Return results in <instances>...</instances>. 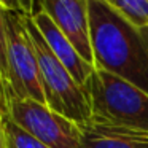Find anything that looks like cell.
<instances>
[{
    "mask_svg": "<svg viewBox=\"0 0 148 148\" xmlns=\"http://www.w3.org/2000/svg\"><path fill=\"white\" fill-rule=\"evenodd\" d=\"M94 65L148 92V27L127 21L107 0H88Z\"/></svg>",
    "mask_w": 148,
    "mask_h": 148,
    "instance_id": "obj_1",
    "label": "cell"
},
{
    "mask_svg": "<svg viewBox=\"0 0 148 148\" xmlns=\"http://www.w3.org/2000/svg\"><path fill=\"white\" fill-rule=\"evenodd\" d=\"M26 14L2 8V88L18 99L46 103L38 59L24 21Z\"/></svg>",
    "mask_w": 148,
    "mask_h": 148,
    "instance_id": "obj_2",
    "label": "cell"
},
{
    "mask_svg": "<svg viewBox=\"0 0 148 148\" xmlns=\"http://www.w3.org/2000/svg\"><path fill=\"white\" fill-rule=\"evenodd\" d=\"M84 88L92 123L148 132V92L97 67Z\"/></svg>",
    "mask_w": 148,
    "mask_h": 148,
    "instance_id": "obj_3",
    "label": "cell"
},
{
    "mask_svg": "<svg viewBox=\"0 0 148 148\" xmlns=\"http://www.w3.org/2000/svg\"><path fill=\"white\" fill-rule=\"evenodd\" d=\"M24 21L38 59L40 78H42L46 105L53 112L65 116L80 127L88 126L91 123V103L86 88L80 86L75 81L70 72L49 49L42 32L34 23V18L26 14Z\"/></svg>",
    "mask_w": 148,
    "mask_h": 148,
    "instance_id": "obj_4",
    "label": "cell"
},
{
    "mask_svg": "<svg viewBox=\"0 0 148 148\" xmlns=\"http://www.w3.org/2000/svg\"><path fill=\"white\" fill-rule=\"evenodd\" d=\"M2 115L49 148H84L81 127L46 103L18 99L2 88Z\"/></svg>",
    "mask_w": 148,
    "mask_h": 148,
    "instance_id": "obj_5",
    "label": "cell"
},
{
    "mask_svg": "<svg viewBox=\"0 0 148 148\" xmlns=\"http://www.w3.org/2000/svg\"><path fill=\"white\" fill-rule=\"evenodd\" d=\"M38 11H45L81 58L94 65L88 0H35L34 14Z\"/></svg>",
    "mask_w": 148,
    "mask_h": 148,
    "instance_id": "obj_6",
    "label": "cell"
},
{
    "mask_svg": "<svg viewBox=\"0 0 148 148\" xmlns=\"http://www.w3.org/2000/svg\"><path fill=\"white\" fill-rule=\"evenodd\" d=\"M32 18H34V23L38 27V30L42 32L45 42L48 43L49 49L62 62V65L70 72V75L75 78V81L84 88L86 81L89 80V77L96 70V67L81 58L80 53L77 51V48L72 45V42L58 29V26L53 23V19L45 11H38Z\"/></svg>",
    "mask_w": 148,
    "mask_h": 148,
    "instance_id": "obj_7",
    "label": "cell"
},
{
    "mask_svg": "<svg viewBox=\"0 0 148 148\" xmlns=\"http://www.w3.org/2000/svg\"><path fill=\"white\" fill-rule=\"evenodd\" d=\"M84 148H148V132L92 123L81 127Z\"/></svg>",
    "mask_w": 148,
    "mask_h": 148,
    "instance_id": "obj_8",
    "label": "cell"
},
{
    "mask_svg": "<svg viewBox=\"0 0 148 148\" xmlns=\"http://www.w3.org/2000/svg\"><path fill=\"white\" fill-rule=\"evenodd\" d=\"M0 145L2 148H49L23 131L5 115H0Z\"/></svg>",
    "mask_w": 148,
    "mask_h": 148,
    "instance_id": "obj_9",
    "label": "cell"
},
{
    "mask_svg": "<svg viewBox=\"0 0 148 148\" xmlns=\"http://www.w3.org/2000/svg\"><path fill=\"white\" fill-rule=\"evenodd\" d=\"M127 21L138 27H148V0H107Z\"/></svg>",
    "mask_w": 148,
    "mask_h": 148,
    "instance_id": "obj_10",
    "label": "cell"
},
{
    "mask_svg": "<svg viewBox=\"0 0 148 148\" xmlns=\"http://www.w3.org/2000/svg\"><path fill=\"white\" fill-rule=\"evenodd\" d=\"M0 7L3 10H10V11H14V13H24L23 10V5H21V0H0Z\"/></svg>",
    "mask_w": 148,
    "mask_h": 148,
    "instance_id": "obj_11",
    "label": "cell"
},
{
    "mask_svg": "<svg viewBox=\"0 0 148 148\" xmlns=\"http://www.w3.org/2000/svg\"><path fill=\"white\" fill-rule=\"evenodd\" d=\"M21 5H23L24 13L32 16L34 14V0H21Z\"/></svg>",
    "mask_w": 148,
    "mask_h": 148,
    "instance_id": "obj_12",
    "label": "cell"
},
{
    "mask_svg": "<svg viewBox=\"0 0 148 148\" xmlns=\"http://www.w3.org/2000/svg\"><path fill=\"white\" fill-rule=\"evenodd\" d=\"M34 3H35V0H34Z\"/></svg>",
    "mask_w": 148,
    "mask_h": 148,
    "instance_id": "obj_13",
    "label": "cell"
}]
</instances>
